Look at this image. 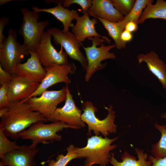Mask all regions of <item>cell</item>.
<instances>
[{
  "mask_svg": "<svg viewBox=\"0 0 166 166\" xmlns=\"http://www.w3.org/2000/svg\"><path fill=\"white\" fill-rule=\"evenodd\" d=\"M133 38V35L131 33L124 30L121 35V39L122 41L126 43L130 41Z\"/></svg>",
  "mask_w": 166,
  "mask_h": 166,
  "instance_id": "d6a6232c",
  "label": "cell"
},
{
  "mask_svg": "<svg viewBox=\"0 0 166 166\" xmlns=\"http://www.w3.org/2000/svg\"><path fill=\"white\" fill-rule=\"evenodd\" d=\"M66 86L58 90L46 91L40 97H33L25 102L30 109L48 119L57 108V105L65 101Z\"/></svg>",
  "mask_w": 166,
  "mask_h": 166,
  "instance_id": "ba28073f",
  "label": "cell"
},
{
  "mask_svg": "<svg viewBox=\"0 0 166 166\" xmlns=\"http://www.w3.org/2000/svg\"><path fill=\"white\" fill-rule=\"evenodd\" d=\"M51 35L47 31L45 32L35 50L39 60L45 69L58 65H67L69 63L68 55L62 50L63 48L59 52L52 45Z\"/></svg>",
  "mask_w": 166,
  "mask_h": 166,
  "instance_id": "30bf717a",
  "label": "cell"
},
{
  "mask_svg": "<svg viewBox=\"0 0 166 166\" xmlns=\"http://www.w3.org/2000/svg\"><path fill=\"white\" fill-rule=\"evenodd\" d=\"M87 39L92 41L91 46L85 47L82 45L88 61L85 75V80L86 82L89 81L94 73L103 68L104 65L101 64L103 61L116 58L114 53L109 52L116 47L115 44L105 45L103 42L106 41L99 37H91Z\"/></svg>",
  "mask_w": 166,
  "mask_h": 166,
  "instance_id": "52a82bcc",
  "label": "cell"
},
{
  "mask_svg": "<svg viewBox=\"0 0 166 166\" xmlns=\"http://www.w3.org/2000/svg\"><path fill=\"white\" fill-rule=\"evenodd\" d=\"M65 103L62 107L57 108L48 119L53 122L60 121L79 129L85 127V123L81 119V110L76 105L73 95L69 90L68 85Z\"/></svg>",
  "mask_w": 166,
  "mask_h": 166,
  "instance_id": "8fae6325",
  "label": "cell"
},
{
  "mask_svg": "<svg viewBox=\"0 0 166 166\" xmlns=\"http://www.w3.org/2000/svg\"><path fill=\"white\" fill-rule=\"evenodd\" d=\"M15 1L14 0H0V6L9 2Z\"/></svg>",
  "mask_w": 166,
  "mask_h": 166,
  "instance_id": "d590c367",
  "label": "cell"
},
{
  "mask_svg": "<svg viewBox=\"0 0 166 166\" xmlns=\"http://www.w3.org/2000/svg\"><path fill=\"white\" fill-rule=\"evenodd\" d=\"M92 0H63L62 4L65 7H69L73 4L79 5L82 8V13L88 12L92 5Z\"/></svg>",
  "mask_w": 166,
  "mask_h": 166,
  "instance_id": "83f0119b",
  "label": "cell"
},
{
  "mask_svg": "<svg viewBox=\"0 0 166 166\" xmlns=\"http://www.w3.org/2000/svg\"><path fill=\"white\" fill-rule=\"evenodd\" d=\"M155 128L160 132L161 137L157 142L152 145L151 153L155 158H163L166 157V125L156 123Z\"/></svg>",
  "mask_w": 166,
  "mask_h": 166,
  "instance_id": "603a6c76",
  "label": "cell"
},
{
  "mask_svg": "<svg viewBox=\"0 0 166 166\" xmlns=\"http://www.w3.org/2000/svg\"><path fill=\"white\" fill-rule=\"evenodd\" d=\"M67 153L64 155L59 154L56 157V160H49L48 165L46 166H66L71 160L78 158L75 151V147L73 144L69 145L66 148Z\"/></svg>",
  "mask_w": 166,
  "mask_h": 166,
  "instance_id": "d4e9b609",
  "label": "cell"
},
{
  "mask_svg": "<svg viewBox=\"0 0 166 166\" xmlns=\"http://www.w3.org/2000/svg\"><path fill=\"white\" fill-rule=\"evenodd\" d=\"M20 146L15 141L9 140L0 128V158L5 154L17 149Z\"/></svg>",
  "mask_w": 166,
  "mask_h": 166,
  "instance_id": "484cf974",
  "label": "cell"
},
{
  "mask_svg": "<svg viewBox=\"0 0 166 166\" xmlns=\"http://www.w3.org/2000/svg\"><path fill=\"white\" fill-rule=\"evenodd\" d=\"M8 111V107L0 109V117H1L5 115L7 113Z\"/></svg>",
  "mask_w": 166,
  "mask_h": 166,
  "instance_id": "e575fe53",
  "label": "cell"
},
{
  "mask_svg": "<svg viewBox=\"0 0 166 166\" xmlns=\"http://www.w3.org/2000/svg\"><path fill=\"white\" fill-rule=\"evenodd\" d=\"M40 83L14 74L8 83V94L10 102H25L38 88Z\"/></svg>",
  "mask_w": 166,
  "mask_h": 166,
  "instance_id": "5bb4252c",
  "label": "cell"
},
{
  "mask_svg": "<svg viewBox=\"0 0 166 166\" xmlns=\"http://www.w3.org/2000/svg\"><path fill=\"white\" fill-rule=\"evenodd\" d=\"M118 138V136L109 139L103 138L101 136H92L88 138L85 147H75L78 158L85 159L83 166H92L94 164L106 166L108 164L112 156L110 151L117 147L116 144H111Z\"/></svg>",
  "mask_w": 166,
  "mask_h": 166,
  "instance_id": "7a4b0ae2",
  "label": "cell"
},
{
  "mask_svg": "<svg viewBox=\"0 0 166 166\" xmlns=\"http://www.w3.org/2000/svg\"><path fill=\"white\" fill-rule=\"evenodd\" d=\"M95 18L101 22L107 30L108 35L113 40L117 49H120L126 47V43L122 41L121 39V34L124 28L120 22H112L98 17Z\"/></svg>",
  "mask_w": 166,
  "mask_h": 166,
  "instance_id": "7402d4cb",
  "label": "cell"
},
{
  "mask_svg": "<svg viewBox=\"0 0 166 166\" xmlns=\"http://www.w3.org/2000/svg\"><path fill=\"white\" fill-rule=\"evenodd\" d=\"M0 88V109L7 107L10 102L8 97V83H3Z\"/></svg>",
  "mask_w": 166,
  "mask_h": 166,
  "instance_id": "f1b7e54d",
  "label": "cell"
},
{
  "mask_svg": "<svg viewBox=\"0 0 166 166\" xmlns=\"http://www.w3.org/2000/svg\"><path fill=\"white\" fill-rule=\"evenodd\" d=\"M62 1L63 0H60V2L55 7L40 8L34 6L32 7V9L33 11L38 13L44 12L52 14L62 23L63 26V31L66 32L69 31V27H72L74 25L72 22L73 20H76L79 15L76 10H70L65 8L62 5Z\"/></svg>",
  "mask_w": 166,
  "mask_h": 166,
  "instance_id": "d6986e66",
  "label": "cell"
},
{
  "mask_svg": "<svg viewBox=\"0 0 166 166\" xmlns=\"http://www.w3.org/2000/svg\"><path fill=\"white\" fill-rule=\"evenodd\" d=\"M0 166H4L2 163L1 161L0 162Z\"/></svg>",
  "mask_w": 166,
  "mask_h": 166,
  "instance_id": "74e56055",
  "label": "cell"
},
{
  "mask_svg": "<svg viewBox=\"0 0 166 166\" xmlns=\"http://www.w3.org/2000/svg\"><path fill=\"white\" fill-rule=\"evenodd\" d=\"M139 65L144 62L148 69L158 79L166 91V64L155 52L151 51L146 54H139L137 56Z\"/></svg>",
  "mask_w": 166,
  "mask_h": 166,
  "instance_id": "e0dca14e",
  "label": "cell"
},
{
  "mask_svg": "<svg viewBox=\"0 0 166 166\" xmlns=\"http://www.w3.org/2000/svg\"><path fill=\"white\" fill-rule=\"evenodd\" d=\"M30 50L23 44L17 41V34L10 29L8 36L0 47V65L12 75L15 68L21 63L25 56L30 55Z\"/></svg>",
  "mask_w": 166,
  "mask_h": 166,
  "instance_id": "277c9868",
  "label": "cell"
},
{
  "mask_svg": "<svg viewBox=\"0 0 166 166\" xmlns=\"http://www.w3.org/2000/svg\"><path fill=\"white\" fill-rule=\"evenodd\" d=\"M152 0H136L131 11L123 20L120 22L121 24L125 28L126 25L128 22H133L138 24L143 10L147 4Z\"/></svg>",
  "mask_w": 166,
  "mask_h": 166,
  "instance_id": "cb8c5ba5",
  "label": "cell"
},
{
  "mask_svg": "<svg viewBox=\"0 0 166 166\" xmlns=\"http://www.w3.org/2000/svg\"><path fill=\"white\" fill-rule=\"evenodd\" d=\"M9 22V18L7 17H3L0 18V47L6 38L3 32L5 26Z\"/></svg>",
  "mask_w": 166,
  "mask_h": 166,
  "instance_id": "f546056e",
  "label": "cell"
},
{
  "mask_svg": "<svg viewBox=\"0 0 166 166\" xmlns=\"http://www.w3.org/2000/svg\"><path fill=\"white\" fill-rule=\"evenodd\" d=\"M148 159L152 162L151 166H166V157L157 159L149 155L148 156Z\"/></svg>",
  "mask_w": 166,
  "mask_h": 166,
  "instance_id": "1f68e13d",
  "label": "cell"
},
{
  "mask_svg": "<svg viewBox=\"0 0 166 166\" xmlns=\"http://www.w3.org/2000/svg\"><path fill=\"white\" fill-rule=\"evenodd\" d=\"M138 28V23L133 22H131L126 25L124 30L132 33L137 30Z\"/></svg>",
  "mask_w": 166,
  "mask_h": 166,
  "instance_id": "836d02e7",
  "label": "cell"
},
{
  "mask_svg": "<svg viewBox=\"0 0 166 166\" xmlns=\"http://www.w3.org/2000/svg\"><path fill=\"white\" fill-rule=\"evenodd\" d=\"M105 108L108 110V113L104 119L100 120L96 116L95 113L98 110L93 103L88 101L84 103V112L81 114V118L88 125L89 135H91L92 131L95 135L99 136L101 133L104 137H107L110 133H116V125L114 123L115 112L111 105H109L108 108Z\"/></svg>",
  "mask_w": 166,
  "mask_h": 166,
  "instance_id": "8992f818",
  "label": "cell"
},
{
  "mask_svg": "<svg viewBox=\"0 0 166 166\" xmlns=\"http://www.w3.org/2000/svg\"><path fill=\"white\" fill-rule=\"evenodd\" d=\"M30 57L26 62L17 66L14 74L41 83L45 76L46 71L35 52L30 50Z\"/></svg>",
  "mask_w": 166,
  "mask_h": 166,
  "instance_id": "9a60e30c",
  "label": "cell"
},
{
  "mask_svg": "<svg viewBox=\"0 0 166 166\" xmlns=\"http://www.w3.org/2000/svg\"><path fill=\"white\" fill-rule=\"evenodd\" d=\"M88 12L89 16L97 17L112 22L122 21L124 16L119 13L109 0H92Z\"/></svg>",
  "mask_w": 166,
  "mask_h": 166,
  "instance_id": "ac0fdd59",
  "label": "cell"
},
{
  "mask_svg": "<svg viewBox=\"0 0 166 166\" xmlns=\"http://www.w3.org/2000/svg\"><path fill=\"white\" fill-rule=\"evenodd\" d=\"M83 14L82 16H79L76 18V24L72 27V32L78 40L81 43L86 38L99 37L109 42L110 40L107 37L101 35L97 32L95 26L98 23L97 19L94 18L90 19L88 12Z\"/></svg>",
  "mask_w": 166,
  "mask_h": 166,
  "instance_id": "2e32d148",
  "label": "cell"
},
{
  "mask_svg": "<svg viewBox=\"0 0 166 166\" xmlns=\"http://www.w3.org/2000/svg\"><path fill=\"white\" fill-rule=\"evenodd\" d=\"M154 0L149 2L143 10L138 22V24L144 23L148 19H161L166 21V1L157 0L152 4Z\"/></svg>",
  "mask_w": 166,
  "mask_h": 166,
  "instance_id": "44dd1931",
  "label": "cell"
},
{
  "mask_svg": "<svg viewBox=\"0 0 166 166\" xmlns=\"http://www.w3.org/2000/svg\"><path fill=\"white\" fill-rule=\"evenodd\" d=\"M134 149L137 154V160L126 150L121 156V162L117 161L115 158L114 153H111L109 163L113 166H151L152 162L148 160V155L144 152V149L137 148Z\"/></svg>",
  "mask_w": 166,
  "mask_h": 166,
  "instance_id": "ffe728a7",
  "label": "cell"
},
{
  "mask_svg": "<svg viewBox=\"0 0 166 166\" xmlns=\"http://www.w3.org/2000/svg\"><path fill=\"white\" fill-rule=\"evenodd\" d=\"M46 31L53 37L56 45H61L69 57L79 61L83 69L86 70L88 61L80 50L82 44L72 32H64L59 28L54 27Z\"/></svg>",
  "mask_w": 166,
  "mask_h": 166,
  "instance_id": "9c48e42d",
  "label": "cell"
},
{
  "mask_svg": "<svg viewBox=\"0 0 166 166\" xmlns=\"http://www.w3.org/2000/svg\"><path fill=\"white\" fill-rule=\"evenodd\" d=\"M44 123L39 121L33 124L28 129L19 134V138L31 140V144L36 147L39 143L47 144L55 141H61V136L57 133L65 128L76 129L74 127L60 121L49 124Z\"/></svg>",
  "mask_w": 166,
  "mask_h": 166,
  "instance_id": "3957f363",
  "label": "cell"
},
{
  "mask_svg": "<svg viewBox=\"0 0 166 166\" xmlns=\"http://www.w3.org/2000/svg\"><path fill=\"white\" fill-rule=\"evenodd\" d=\"M161 117L166 119V113H164L161 114Z\"/></svg>",
  "mask_w": 166,
  "mask_h": 166,
  "instance_id": "8d00e7d4",
  "label": "cell"
},
{
  "mask_svg": "<svg viewBox=\"0 0 166 166\" xmlns=\"http://www.w3.org/2000/svg\"><path fill=\"white\" fill-rule=\"evenodd\" d=\"M45 69L46 71L45 77L40 83L38 89L27 100L32 97L41 95L50 87L56 84L61 82L67 85L70 84L71 81L68 75L75 73L77 68L74 64L72 63L62 65H56Z\"/></svg>",
  "mask_w": 166,
  "mask_h": 166,
  "instance_id": "7c38bea8",
  "label": "cell"
},
{
  "mask_svg": "<svg viewBox=\"0 0 166 166\" xmlns=\"http://www.w3.org/2000/svg\"><path fill=\"white\" fill-rule=\"evenodd\" d=\"M115 8L121 14L125 16L132 8L135 0H109Z\"/></svg>",
  "mask_w": 166,
  "mask_h": 166,
  "instance_id": "4316f807",
  "label": "cell"
},
{
  "mask_svg": "<svg viewBox=\"0 0 166 166\" xmlns=\"http://www.w3.org/2000/svg\"><path fill=\"white\" fill-rule=\"evenodd\" d=\"M39 151L37 147L24 144L4 155L1 161L4 166H35L34 158Z\"/></svg>",
  "mask_w": 166,
  "mask_h": 166,
  "instance_id": "4fadbf2b",
  "label": "cell"
},
{
  "mask_svg": "<svg viewBox=\"0 0 166 166\" xmlns=\"http://www.w3.org/2000/svg\"><path fill=\"white\" fill-rule=\"evenodd\" d=\"M13 75L4 70L0 65V83H9L11 80Z\"/></svg>",
  "mask_w": 166,
  "mask_h": 166,
  "instance_id": "4dcf8cb0",
  "label": "cell"
},
{
  "mask_svg": "<svg viewBox=\"0 0 166 166\" xmlns=\"http://www.w3.org/2000/svg\"><path fill=\"white\" fill-rule=\"evenodd\" d=\"M8 108L7 112L0 117V128L7 137L17 140L19 134L33 124L49 121L40 113L31 110L26 102H10Z\"/></svg>",
  "mask_w": 166,
  "mask_h": 166,
  "instance_id": "6da1fadb",
  "label": "cell"
},
{
  "mask_svg": "<svg viewBox=\"0 0 166 166\" xmlns=\"http://www.w3.org/2000/svg\"><path fill=\"white\" fill-rule=\"evenodd\" d=\"M23 18L18 33L22 37L23 44L30 50L35 51L43 34L45 29L49 24V21L38 20L40 17L38 13L30 11L27 8L20 9Z\"/></svg>",
  "mask_w": 166,
  "mask_h": 166,
  "instance_id": "5b68a950",
  "label": "cell"
}]
</instances>
